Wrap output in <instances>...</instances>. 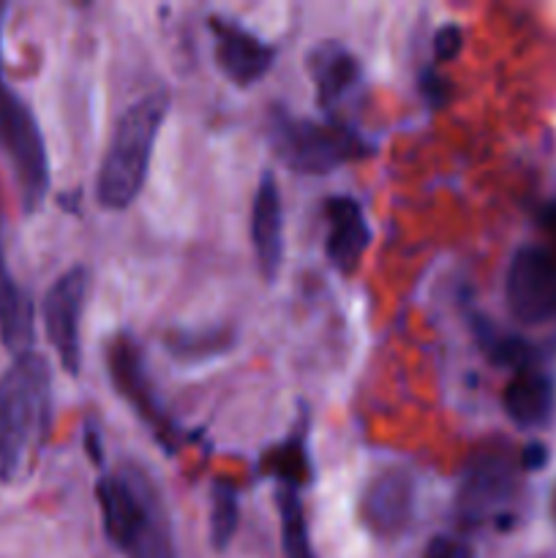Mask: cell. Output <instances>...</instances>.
I'll return each instance as SVG.
<instances>
[{"label": "cell", "mask_w": 556, "mask_h": 558, "mask_svg": "<svg viewBox=\"0 0 556 558\" xmlns=\"http://www.w3.org/2000/svg\"><path fill=\"white\" fill-rule=\"evenodd\" d=\"M104 534L125 558H174L172 523L150 474L120 463L96 483Z\"/></svg>", "instance_id": "1"}, {"label": "cell", "mask_w": 556, "mask_h": 558, "mask_svg": "<svg viewBox=\"0 0 556 558\" xmlns=\"http://www.w3.org/2000/svg\"><path fill=\"white\" fill-rule=\"evenodd\" d=\"M52 420V368L38 352H22L0 376V483H14L44 445Z\"/></svg>", "instance_id": "2"}, {"label": "cell", "mask_w": 556, "mask_h": 558, "mask_svg": "<svg viewBox=\"0 0 556 558\" xmlns=\"http://www.w3.org/2000/svg\"><path fill=\"white\" fill-rule=\"evenodd\" d=\"M167 114V90L147 93L120 114L96 178V199L104 210H125L142 194Z\"/></svg>", "instance_id": "3"}, {"label": "cell", "mask_w": 556, "mask_h": 558, "mask_svg": "<svg viewBox=\"0 0 556 558\" xmlns=\"http://www.w3.org/2000/svg\"><path fill=\"white\" fill-rule=\"evenodd\" d=\"M267 140L278 161L298 174H327L368 150L363 136L347 125L298 118L283 107H273Z\"/></svg>", "instance_id": "4"}, {"label": "cell", "mask_w": 556, "mask_h": 558, "mask_svg": "<svg viewBox=\"0 0 556 558\" xmlns=\"http://www.w3.org/2000/svg\"><path fill=\"white\" fill-rule=\"evenodd\" d=\"M0 5V27H3ZM0 150L9 158L14 183L20 189L22 210L36 213L49 194V156L41 125L25 98L5 82L0 58Z\"/></svg>", "instance_id": "5"}, {"label": "cell", "mask_w": 556, "mask_h": 558, "mask_svg": "<svg viewBox=\"0 0 556 558\" xmlns=\"http://www.w3.org/2000/svg\"><path fill=\"white\" fill-rule=\"evenodd\" d=\"M107 368L118 396L140 414L142 423L150 425L164 450H178L180 430L174 420L167 414V409H164L161 398H158L156 385H153L150 374H147L145 354H142V347L136 343L134 336L118 332L107 343Z\"/></svg>", "instance_id": "6"}, {"label": "cell", "mask_w": 556, "mask_h": 558, "mask_svg": "<svg viewBox=\"0 0 556 558\" xmlns=\"http://www.w3.org/2000/svg\"><path fill=\"white\" fill-rule=\"evenodd\" d=\"M518 494V466L505 452L488 450L469 458L456 494V518L461 526L496 521Z\"/></svg>", "instance_id": "7"}, {"label": "cell", "mask_w": 556, "mask_h": 558, "mask_svg": "<svg viewBox=\"0 0 556 558\" xmlns=\"http://www.w3.org/2000/svg\"><path fill=\"white\" fill-rule=\"evenodd\" d=\"M87 292H90V270L85 265H74L44 294V332L69 376L80 374L82 365V314H85Z\"/></svg>", "instance_id": "8"}, {"label": "cell", "mask_w": 556, "mask_h": 558, "mask_svg": "<svg viewBox=\"0 0 556 558\" xmlns=\"http://www.w3.org/2000/svg\"><path fill=\"white\" fill-rule=\"evenodd\" d=\"M507 308L521 325L556 319V259L540 245H521L512 254L505 281Z\"/></svg>", "instance_id": "9"}, {"label": "cell", "mask_w": 556, "mask_h": 558, "mask_svg": "<svg viewBox=\"0 0 556 558\" xmlns=\"http://www.w3.org/2000/svg\"><path fill=\"white\" fill-rule=\"evenodd\" d=\"M418 480L407 466H385L360 494V521L374 537L398 539L414 521Z\"/></svg>", "instance_id": "10"}, {"label": "cell", "mask_w": 556, "mask_h": 558, "mask_svg": "<svg viewBox=\"0 0 556 558\" xmlns=\"http://www.w3.org/2000/svg\"><path fill=\"white\" fill-rule=\"evenodd\" d=\"M213 33V58H216L218 71L227 76L232 85L249 87L259 82L276 63V47L256 36L254 31L232 16L213 14L207 20Z\"/></svg>", "instance_id": "11"}, {"label": "cell", "mask_w": 556, "mask_h": 558, "mask_svg": "<svg viewBox=\"0 0 556 558\" xmlns=\"http://www.w3.org/2000/svg\"><path fill=\"white\" fill-rule=\"evenodd\" d=\"M325 256L338 272L352 276L371 245V227L363 205L352 196H330L325 202Z\"/></svg>", "instance_id": "12"}, {"label": "cell", "mask_w": 556, "mask_h": 558, "mask_svg": "<svg viewBox=\"0 0 556 558\" xmlns=\"http://www.w3.org/2000/svg\"><path fill=\"white\" fill-rule=\"evenodd\" d=\"M251 245L262 276L273 281L283 262V199L273 172L262 174L251 199Z\"/></svg>", "instance_id": "13"}, {"label": "cell", "mask_w": 556, "mask_h": 558, "mask_svg": "<svg viewBox=\"0 0 556 558\" xmlns=\"http://www.w3.org/2000/svg\"><path fill=\"white\" fill-rule=\"evenodd\" d=\"M309 74L316 87V101L319 107L330 109L352 90L363 76L360 60L347 44L341 41H319L305 58Z\"/></svg>", "instance_id": "14"}, {"label": "cell", "mask_w": 556, "mask_h": 558, "mask_svg": "<svg viewBox=\"0 0 556 558\" xmlns=\"http://www.w3.org/2000/svg\"><path fill=\"white\" fill-rule=\"evenodd\" d=\"M556 403V387L548 374L537 368H521L512 374L501 392V407L507 417L523 430L540 428L551 420Z\"/></svg>", "instance_id": "15"}, {"label": "cell", "mask_w": 556, "mask_h": 558, "mask_svg": "<svg viewBox=\"0 0 556 558\" xmlns=\"http://www.w3.org/2000/svg\"><path fill=\"white\" fill-rule=\"evenodd\" d=\"M33 322H36L33 300L11 276L3 254V240H0V341L14 352V357L33 349V336H36Z\"/></svg>", "instance_id": "16"}, {"label": "cell", "mask_w": 556, "mask_h": 558, "mask_svg": "<svg viewBox=\"0 0 556 558\" xmlns=\"http://www.w3.org/2000/svg\"><path fill=\"white\" fill-rule=\"evenodd\" d=\"M262 469L281 480L283 488L303 490L305 485L314 483V466H311L309 452V420L300 417L289 439L265 452Z\"/></svg>", "instance_id": "17"}, {"label": "cell", "mask_w": 556, "mask_h": 558, "mask_svg": "<svg viewBox=\"0 0 556 558\" xmlns=\"http://www.w3.org/2000/svg\"><path fill=\"white\" fill-rule=\"evenodd\" d=\"M164 347L174 360L185 365L207 363L234 347L232 327H210V330H172L164 338Z\"/></svg>", "instance_id": "18"}, {"label": "cell", "mask_w": 556, "mask_h": 558, "mask_svg": "<svg viewBox=\"0 0 556 558\" xmlns=\"http://www.w3.org/2000/svg\"><path fill=\"white\" fill-rule=\"evenodd\" d=\"M278 521H281V548L287 558H316L314 545H311L309 518H305L300 490L278 488L276 494Z\"/></svg>", "instance_id": "19"}, {"label": "cell", "mask_w": 556, "mask_h": 558, "mask_svg": "<svg viewBox=\"0 0 556 558\" xmlns=\"http://www.w3.org/2000/svg\"><path fill=\"white\" fill-rule=\"evenodd\" d=\"M240 490L232 480H216L210 488V545L223 554L238 534Z\"/></svg>", "instance_id": "20"}, {"label": "cell", "mask_w": 556, "mask_h": 558, "mask_svg": "<svg viewBox=\"0 0 556 558\" xmlns=\"http://www.w3.org/2000/svg\"><path fill=\"white\" fill-rule=\"evenodd\" d=\"M463 47V31L458 25H442L439 31L434 33V60L436 63H445V60H452Z\"/></svg>", "instance_id": "21"}, {"label": "cell", "mask_w": 556, "mask_h": 558, "mask_svg": "<svg viewBox=\"0 0 556 558\" xmlns=\"http://www.w3.org/2000/svg\"><path fill=\"white\" fill-rule=\"evenodd\" d=\"M423 558H474L472 548L463 539L450 537V534H439L425 545Z\"/></svg>", "instance_id": "22"}, {"label": "cell", "mask_w": 556, "mask_h": 558, "mask_svg": "<svg viewBox=\"0 0 556 558\" xmlns=\"http://www.w3.org/2000/svg\"><path fill=\"white\" fill-rule=\"evenodd\" d=\"M545 463V450L540 445H532L523 450V458H521V466L523 469H540Z\"/></svg>", "instance_id": "23"}, {"label": "cell", "mask_w": 556, "mask_h": 558, "mask_svg": "<svg viewBox=\"0 0 556 558\" xmlns=\"http://www.w3.org/2000/svg\"><path fill=\"white\" fill-rule=\"evenodd\" d=\"M540 221H543V227L556 238V202H551V205L543 207V216H540Z\"/></svg>", "instance_id": "24"}, {"label": "cell", "mask_w": 556, "mask_h": 558, "mask_svg": "<svg viewBox=\"0 0 556 558\" xmlns=\"http://www.w3.org/2000/svg\"><path fill=\"white\" fill-rule=\"evenodd\" d=\"M554 518H556V494H554Z\"/></svg>", "instance_id": "25"}]
</instances>
